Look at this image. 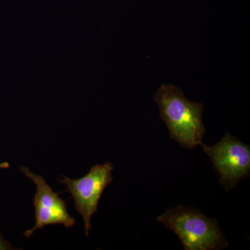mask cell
<instances>
[{
	"instance_id": "1",
	"label": "cell",
	"mask_w": 250,
	"mask_h": 250,
	"mask_svg": "<svg viewBox=\"0 0 250 250\" xmlns=\"http://www.w3.org/2000/svg\"><path fill=\"white\" fill-rule=\"evenodd\" d=\"M154 100L171 139L187 149L202 146L206 131L202 122V104L188 100L182 90L172 84L161 85Z\"/></svg>"
},
{
	"instance_id": "2",
	"label": "cell",
	"mask_w": 250,
	"mask_h": 250,
	"mask_svg": "<svg viewBox=\"0 0 250 250\" xmlns=\"http://www.w3.org/2000/svg\"><path fill=\"white\" fill-rule=\"evenodd\" d=\"M157 221L178 236L184 250H221L228 246L218 222L195 208L179 205L158 217Z\"/></svg>"
},
{
	"instance_id": "3",
	"label": "cell",
	"mask_w": 250,
	"mask_h": 250,
	"mask_svg": "<svg viewBox=\"0 0 250 250\" xmlns=\"http://www.w3.org/2000/svg\"><path fill=\"white\" fill-rule=\"evenodd\" d=\"M226 191L236 187L250 172V147L229 133L213 146L202 144Z\"/></svg>"
},
{
	"instance_id": "4",
	"label": "cell",
	"mask_w": 250,
	"mask_h": 250,
	"mask_svg": "<svg viewBox=\"0 0 250 250\" xmlns=\"http://www.w3.org/2000/svg\"><path fill=\"white\" fill-rule=\"evenodd\" d=\"M114 170L111 163L94 166L84 177L71 179L64 177L59 181L66 186L67 190L75 200V207L83 218L85 236L92 229L91 218L98 212L99 201L104 190L111 184Z\"/></svg>"
},
{
	"instance_id": "5",
	"label": "cell",
	"mask_w": 250,
	"mask_h": 250,
	"mask_svg": "<svg viewBox=\"0 0 250 250\" xmlns=\"http://www.w3.org/2000/svg\"><path fill=\"white\" fill-rule=\"evenodd\" d=\"M21 170L36 186V193L34 198L36 223L32 228L24 232V236L29 238L36 230L47 225L59 224L67 228L73 227L76 222L69 214L65 202L53 191L45 179L31 172L27 167H22Z\"/></svg>"
},
{
	"instance_id": "6",
	"label": "cell",
	"mask_w": 250,
	"mask_h": 250,
	"mask_svg": "<svg viewBox=\"0 0 250 250\" xmlns=\"http://www.w3.org/2000/svg\"><path fill=\"white\" fill-rule=\"evenodd\" d=\"M13 248L7 241H5L2 236L0 234V250H12Z\"/></svg>"
},
{
	"instance_id": "7",
	"label": "cell",
	"mask_w": 250,
	"mask_h": 250,
	"mask_svg": "<svg viewBox=\"0 0 250 250\" xmlns=\"http://www.w3.org/2000/svg\"><path fill=\"white\" fill-rule=\"evenodd\" d=\"M9 164L8 162L0 163V169L9 168Z\"/></svg>"
}]
</instances>
